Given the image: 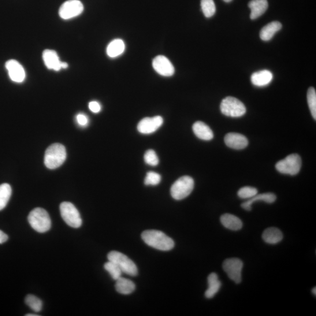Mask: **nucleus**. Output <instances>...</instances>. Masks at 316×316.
Here are the masks:
<instances>
[{"label":"nucleus","instance_id":"f257e3e1","mask_svg":"<svg viewBox=\"0 0 316 316\" xmlns=\"http://www.w3.org/2000/svg\"><path fill=\"white\" fill-rule=\"evenodd\" d=\"M141 237L149 246L158 250L169 251L174 246L173 240L159 230H146L141 234Z\"/></svg>","mask_w":316,"mask_h":316},{"label":"nucleus","instance_id":"f03ea898","mask_svg":"<svg viewBox=\"0 0 316 316\" xmlns=\"http://www.w3.org/2000/svg\"><path fill=\"white\" fill-rule=\"evenodd\" d=\"M66 148L61 144L56 143L48 148L44 154V165L50 169L60 167L66 159Z\"/></svg>","mask_w":316,"mask_h":316},{"label":"nucleus","instance_id":"7ed1b4c3","mask_svg":"<svg viewBox=\"0 0 316 316\" xmlns=\"http://www.w3.org/2000/svg\"><path fill=\"white\" fill-rule=\"evenodd\" d=\"M28 220L32 229L38 233L47 232L51 228L50 215L42 208H36L32 210L28 215Z\"/></svg>","mask_w":316,"mask_h":316},{"label":"nucleus","instance_id":"20e7f679","mask_svg":"<svg viewBox=\"0 0 316 316\" xmlns=\"http://www.w3.org/2000/svg\"><path fill=\"white\" fill-rule=\"evenodd\" d=\"M195 182L193 178L184 176L177 179L170 189V194L174 199L180 200L187 198L194 188Z\"/></svg>","mask_w":316,"mask_h":316},{"label":"nucleus","instance_id":"39448f33","mask_svg":"<svg viewBox=\"0 0 316 316\" xmlns=\"http://www.w3.org/2000/svg\"><path fill=\"white\" fill-rule=\"evenodd\" d=\"M107 258L109 261L116 263L120 267L122 273L132 277H136L138 275L139 271L135 263L122 253L116 251H111L108 254Z\"/></svg>","mask_w":316,"mask_h":316},{"label":"nucleus","instance_id":"423d86ee","mask_svg":"<svg viewBox=\"0 0 316 316\" xmlns=\"http://www.w3.org/2000/svg\"><path fill=\"white\" fill-rule=\"evenodd\" d=\"M220 110L222 114L230 117H240L246 113L244 104L233 97H227L222 100Z\"/></svg>","mask_w":316,"mask_h":316},{"label":"nucleus","instance_id":"0eeeda50","mask_svg":"<svg viewBox=\"0 0 316 316\" xmlns=\"http://www.w3.org/2000/svg\"><path fill=\"white\" fill-rule=\"evenodd\" d=\"M302 166V159L299 155L293 154L279 161L276 169L281 173L296 175Z\"/></svg>","mask_w":316,"mask_h":316},{"label":"nucleus","instance_id":"6e6552de","mask_svg":"<svg viewBox=\"0 0 316 316\" xmlns=\"http://www.w3.org/2000/svg\"><path fill=\"white\" fill-rule=\"evenodd\" d=\"M60 211L63 220L72 228H79L82 224L79 212L72 203L67 202L62 203Z\"/></svg>","mask_w":316,"mask_h":316},{"label":"nucleus","instance_id":"1a4fd4ad","mask_svg":"<svg viewBox=\"0 0 316 316\" xmlns=\"http://www.w3.org/2000/svg\"><path fill=\"white\" fill-rule=\"evenodd\" d=\"M223 269L228 277L236 284L242 281L243 262L239 258H233L225 260L222 264Z\"/></svg>","mask_w":316,"mask_h":316},{"label":"nucleus","instance_id":"9d476101","mask_svg":"<svg viewBox=\"0 0 316 316\" xmlns=\"http://www.w3.org/2000/svg\"><path fill=\"white\" fill-rule=\"evenodd\" d=\"M84 7L79 0H68L63 4L59 14L63 20H69L79 16L83 13Z\"/></svg>","mask_w":316,"mask_h":316},{"label":"nucleus","instance_id":"9b49d317","mask_svg":"<svg viewBox=\"0 0 316 316\" xmlns=\"http://www.w3.org/2000/svg\"><path fill=\"white\" fill-rule=\"evenodd\" d=\"M163 123V118L161 116L145 118L138 124V131L143 134H151L157 131Z\"/></svg>","mask_w":316,"mask_h":316},{"label":"nucleus","instance_id":"f8f14e48","mask_svg":"<svg viewBox=\"0 0 316 316\" xmlns=\"http://www.w3.org/2000/svg\"><path fill=\"white\" fill-rule=\"evenodd\" d=\"M152 66L160 75L170 77L173 75L174 68L172 63L164 56L159 55L154 59Z\"/></svg>","mask_w":316,"mask_h":316},{"label":"nucleus","instance_id":"ddd939ff","mask_svg":"<svg viewBox=\"0 0 316 316\" xmlns=\"http://www.w3.org/2000/svg\"><path fill=\"white\" fill-rule=\"evenodd\" d=\"M6 68L8 70L10 79L14 82L22 83L25 80V70L18 61L13 59L7 61Z\"/></svg>","mask_w":316,"mask_h":316},{"label":"nucleus","instance_id":"4468645a","mask_svg":"<svg viewBox=\"0 0 316 316\" xmlns=\"http://www.w3.org/2000/svg\"><path fill=\"white\" fill-rule=\"evenodd\" d=\"M226 146L234 150H243L248 145L246 137L239 133H229L224 137Z\"/></svg>","mask_w":316,"mask_h":316},{"label":"nucleus","instance_id":"2eb2a0df","mask_svg":"<svg viewBox=\"0 0 316 316\" xmlns=\"http://www.w3.org/2000/svg\"><path fill=\"white\" fill-rule=\"evenodd\" d=\"M43 60L47 68L55 71H59L62 68V62L59 59V56L55 51L47 50L43 51Z\"/></svg>","mask_w":316,"mask_h":316},{"label":"nucleus","instance_id":"dca6fc26","mask_svg":"<svg viewBox=\"0 0 316 316\" xmlns=\"http://www.w3.org/2000/svg\"><path fill=\"white\" fill-rule=\"evenodd\" d=\"M273 79V74L269 70H263L252 74L251 82L255 86L263 87L268 85Z\"/></svg>","mask_w":316,"mask_h":316},{"label":"nucleus","instance_id":"f3484780","mask_svg":"<svg viewBox=\"0 0 316 316\" xmlns=\"http://www.w3.org/2000/svg\"><path fill=\"white\" fill-rule=\"evenodd\" d=\"M193 131L199 139L210 141L213 139L214 133L211 129L202 121H197L193 125Z\"/></svg>","mask_w":316,"mask_h":316},{"label":"nucleus","instance_id":"a211bd4d","mask_svg":"<svg viewBox=\"0 0 316 316\" xmlns=\"http://www.w3.org/2000/svg\"><path fill=\"white\" fill-rule=\"evenodd\" d=\"M248 7L251 9V19L255 20L266 12L268 3L267 0H251L248 3Z\"/></svg>","mask_w":316,"mask_h":316},{"label":"nucleus","instance_id":"6ab92c4d","mask_svg":"<svg viewBox=\"0 0 316 316\" xmlns=\"http://www.w3.org/2000/svg\"><path fill=\"white\" fill-rule=\"evenodd\" d=\"M276 199V195L272 193H266L259 195L257 194L241 204V207L245 210L250 211L252 209V204L255 202H258V201H262V202L267 203H273Z\"/></svg>","mask_w":316,"mask_h":316},{"label":"nucleus","instance_id":"aec40b11","mask_svg":"<svg viewBox=\"0 0 316 316\" xmlns=\"http://www.w3.org/2000/svg\"><path fill=\"white\" fill-rule=\"evenodd\" d=\"M282 25L280 22L273 21L267 24L260 32V38L264 41H269L272 39L275 33L280 31Z\"/></svg>","mask_w":316,"mask_h":316},{"label":"nucleus","instance_id":"412c9836","mask_svg":"<svg viewBox=\"0 0 316 316\" xmlns=\"http://www.w3.org/2000/svg\"><path fill=\"white\" fill-rule=\"evenodd\" d=\"M220 221L223 226L233 231H238L243 228V222L239 217L231 214H224L221 215Z\"/></svg>","mask_w":316,"mask_h":316},{"label":"nucleus","instance_id":"4be33fe9","mask_svg":"<svg viewBox=\"0 0 316 316\" xmlns=\"http://www.w3.org/2000/svg\"><path fill=\"white\" fill-rule=\"evenodd\" d=\"M208 289L205 292V296L207 299H211L217 294L220 289L221 283L218 280V275L215 273H211L208 277Z\"/></svg>","mask_w":316,"mask_h":316},{"label":"nucleus","instance_id":"5701e85b","mask_svg":"<svg viewBox=\"0 0 316 316\" xmlns=\"http://www.w3.org/2000/svg\"><path fill=\"white\" fill-rule=\"evenodd\" d=\"M125 44L121 39H114L107 48V54L110 58H114L119 57L124 53Z\"/></svg>","mask_w":316,"mask_h":316},{"label":"nucleus","instance_id":"b1692460","mask_svg":"<svg viewBox=\"0 0 316 316\" xmlns=\"http://www.w3.org/2000/svg\"><path fill=\"white\" fill-rule=\"evenodd\" d=\"M262 239L267 244H276L283 239V234L280 229L270 228L263 232Z\"/></svg>","mask_w":316,"mask_h":316},{"label":"nucleus","instance_id":"393cba45","mask_svg":"<svg viewBox=\"0 0 316 316\" xmlns=\"http://www.w3.org/2000/svg\"><path fill=\"white\" fill-rule=\"evenodd\" d=\"M116 289L121 294L129 295L135 291L136 285L131 280L121 277L116 280Z\"/></svg>","mask_w":316,"mask_h":316},{"label":"nucleus","instance_id":"a878e982","mask_svg":"<svg viewBox=\"0 0 316 316\" xmlns=\"http://www.w3.org/2000/svg\"><path fill=\"white\" fill-rule=\"evenodd\" d=\"M12 194V189L8 184L0 185V211L5 209Z\"/></svg>","mask_w":316,"mask_h":316},{"label":"nucleus","instance_id":"bb28decb","mask_svg":"<svg viewBox=\"0 0 316 316\" xmlns=\"http://www.w3.org/2000/svg\"><path fill=\"white\" fill-rule=\"evenodd\" d=\"M26 304L31 308L33 311L38 313L42 310V300L33 295H28L25 297V300Z\"/></svg>","mask_w":316,"mask_h":316},{"label":"nucleus","instance_id":"cd10ccee","mask_svg":"<svg viewBox=\"0 0 316 316\" xmlns=\"http://www.w3.org/2000/svg\"><path fill=\"white\" fill-rule=\"evenodd\" d=\"M201 7L206 18L213 17L216 11L213 0H201Z\"/></svg>","mask_w":316,"mask_h":316},{"label":"nucleus","instance_id":"c85d7f7f","mask_svg":"<svg viewBox=\"0 0 316 316\" xmlns=\"http://www.w3.org/2000/svg\"><path fill=\"white\" fill-rule=\"evenodd\" d=\"M307 103L308 107L310 110L312 116L316 120V92L315 88L310 87L308 88L307 95Z\"/></svg>","mask_w":316,"mask_h":316},{"label":"nucleus","instance_id":"c756f323","mask_svg":"<svg viewBox=\"0 0 316 316\" xmlns=\"http://www.w3.org/2000/svg\"><path fill=\"white\" fill-rule=\"evenodd\" d=\"M104 267L114 280L116 281L121 277L122 271L116 263L109 261L105 264Z\"/></svg>","mask_w":316,"mask_h":316},{"label":"nucleus","instance_id":"7c9ffc66","mask_svg":"<svg viewBox=\"0 0 316 316\" xmlns=\"http://www.w3.org/2000/svg\"><path fill=\"white\" fill-rule=\"evenodd\" d=\"M258 194V190L255 188L245 187L241 188L238 192V196L243 199H250Z\"/></svg>","mask_w":316,"mask_h":316},{"label":"nucleus","instance_id":"2f4dec72","mask_svg":"<svg viewBox=\"0 0 316 316\" xmlns=\"http://www.w3.org/2000/svg\"><path fill=\"white\" fill-rule=\"evenodd\" d=\"M161 181V176L159 174L155 172H149L147 174L144 183L147 186H156L158 185Z\"/></svg>","mask_w":316,"mask_h":316},{"label":"nucleus","instance_id":"473e14b6","mask_svg":"<svg viewBox=\"0 0 316 316\" xmlns=\"http://www.w3.org/2000/svg\"><path fill=\"white\" fill-rule=\"evenodd\" d=\"M145 162L150 166H157L159 163V158L156 152L152 150H149L144 155Z\"/></svg>","mask_w":316,"mask_h":316},{"label":"nucleus","instance_id":"72a5a7b5","mask_svg":"<svg viewBox=\"0 0 316 316\" xmlns=\"http://www.w3.org/2000/svg\"><path fill=\"white\" fill-rule=\"evenodd\" d=\"M76 120L78 124L81 126H87L88 124V118L85 114L80 113L77 115Z\"/></svg>","mask_w":316,"mask_h":316},{"label":"nucleus","instance_id":"f704fd0d","mask_svg":"<svg viewBox=\"0 0 316 316\" xmlns=\"http://www.w3.org/2000/svg\"><path fill=\"white\" fill-rule=\"evenodd\" d=\"M89 109H90L93 113H98L102 110L101 105L99 103L96 101H93L90 102L88 105Z\"/></svg>","mask_w":316,"mask_h":316},{"label":"nucleus","instance_id":"c9c22d12","mask_svg":"<svg viewBox=\"0 0 316 316\" xmlns=\"http://www.w3.org/2000/svg\"><path fill=\"white\" fill-rule=\"evenodd\" d=\"M9 237L7 234L2 230H0V244L5 243L7 240H8Z\"/></svg>","mask_w":316,"mask_h":316},{"label":"nucleus","instance_id":"e433bc0d","mask_svg":"<svg viewBox=\"0 0 316 316\" xmlns=\"http://www.w3.org/2000/svg\"><path fill=\"white\" fill-rule=\"evenodd\" d=\"M68 67V63L66 62H62V69H66Z\"/></svg>","mask_w":316,"mask_h":316},{"label":"nucleus","instance_id":"4c0bfd02","mask_svg":"<svg viewBox=\"0 0 316 316\" xmlns=\"http://www.w3.org/2000/svg\"><path fill=\"white\" fill-rule=\"evenodd\" d=\"M316 291V289H315V287H314V288L313 289V290H312V293H313V294H314L315 296V295H316V291Z\"/></svg>","mask_w":316,"mask_h":316},{"label":"nucleus","instance_id":"58836bf2","mask_svg":"<svg viewBox=\"0 0 316 316\" xmlns=\"http://www.w3.org/2000/svg\"><path fill=\"white\" fill-rule=\"evenodd\" d=\"M26 315H27V316H39V315L36 314H27Z\"/></svg>","mask_w":316,"mask_h":316},{"label":"nucleus","instance_id":"ea45409f","mask_svg":"<svg viewBox=\"0 0 316 316\" xmlns=\"http://www.w3.org/2000/svg\"><path fill=\"white\" fill-rule=\"evenodd\" d=\"M223 1L226 2V3H230L232 1V0H223Z\"/></svg>","mask_w":316,"mask_h":316}]
</instances>
